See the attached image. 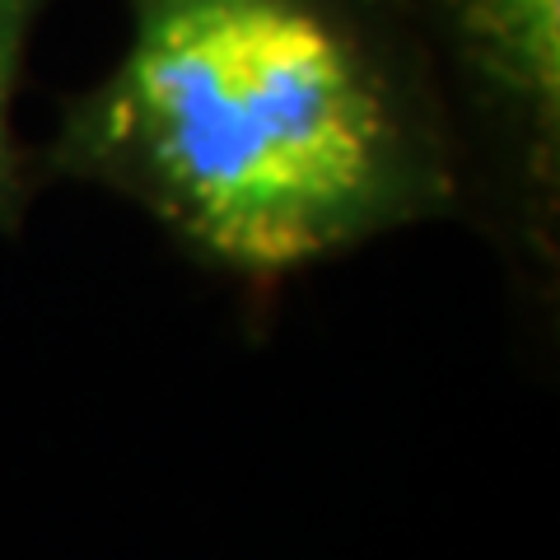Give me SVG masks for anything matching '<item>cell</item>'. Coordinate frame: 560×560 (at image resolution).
Instances as JSON below:
<instances>
[{
  "label": "cell",
  "instance_id": "6da1fadb",
  "mask_svg": "<svg viewBox=\"0 0 560 560\" xmlns=\"http://www.w3.org/2000/svg\"><path fill=\"white\" fill-rule=\"evenodd\" d=\"M127 43L33 150L183 257L285 285L467 215V154L407 0H121Z\"/></svg>",
  "mask_w": 560,
  "mask_h": 560
},
{
  "label": "cell",
  "instance_id": "7a4b0ae2",
  "mask_svg": "<svg viewBox=\"0 0 560 560\" xmlns=\"http://www.w3.org/2000/svg\"><path fill=\"white\" fill-rule=\"evenodd\" d=\"M467 154V215L533 280L560 243V0H407Z\"/></svg>",
  "mask_w": 560,
  "mask_h": 560
},
{
  "label": "cell",
  "instance_id": "3957f363",
  "mask_svg": "<svg viewBox=\"0 0 560 560\" xmlns=\"http://www.w3.org/2000/svg\"><path fill=\"white\" fill-rule=\"evenodd\" d=\"M51 0H0V238H14L38 197V164L14 127V98L24 84L28 47Z\"/></svg>",
  "mask_w": 560,
  "mask_h": 560
}]
</instances>
